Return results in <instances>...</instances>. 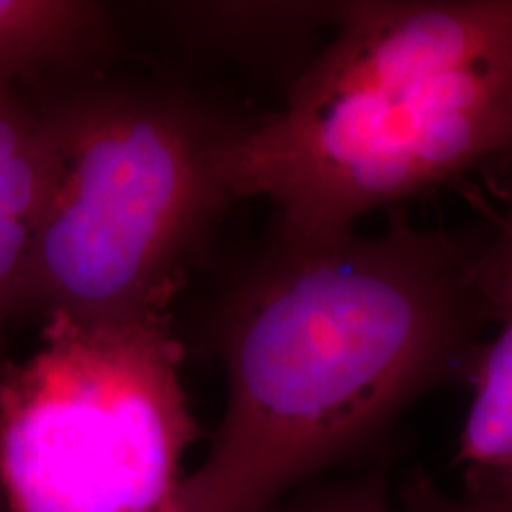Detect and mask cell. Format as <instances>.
I'll list each match as a JSON object with an SVG mask.
<instances>
[{
	"mask_svg": "<svg viewBox=\"0 0 512 512\" xmlns=\"http://www.w3.org/2000/svg\"><path fill=\"white\" fill-rule=\"evenodd\" d=\"M479 228L275 235L221 297L226 411L169 512H268L380 448L399 415L470 377L489 328Z\"/></svg>",
	"mask_w": 512,
	"mask_h": 512,
	"instance_id": "6da1fadb",
	"label": "cell"
},
{
	"mask_svg": "<svg viewBox=\"0 0 512 512\" xmlns=\"http://www.w3.org/2000/svg\"><path fill=\"white\" fill-rule=\"evenodd\" d=\"M510 152L512 0H354L285 105L233 140L226 181L304 242Z\"/></svg>",
	"mask_w": 512,
	"mask_h": 512,
	"instance_id": "7a4b0ae2",
	"label": "cell"
},
{
	"mask_svg": "<svg viewBox=\"0 0 512 512\" xmlns=\"http://www.w3.org/2000/svg\"><path fill=\"white\" fill-rule=\"evenodd\" d=\"M55 174L24 311L124 320L169 309L233 204L226 159L249 121L162 88H86L46 105Z\"/></svg>",
	"mask_w": 512,
	"mask_h": 512,
	"instance_id": "3957f363",
	"label": "cell"
},
{
	"mask_svg": "<svg viewBox=\"0 0 512 512\" xmlns=\"http://www.w3.org/2000/svg\"><path fill=\"white\" fill-rule=\"evenodd\" d=\"M169 309L43 320L0 366V510L169 512L200 437Z\"/></svg>",
	"mask_w": 512,
	"mask_h": 512,
	"instance_id": "277c9868",
	"label": "cell"
},
{
	"mask_svg": "<svg viewBox=\"0 0 512 512\" xmlns=\"http://www.w3.org/2000/svg\"><path fill=\"white\" fill-rule=\"evenodd\" d=\"M465 178L479 214L477 290L494 337L472 363V401L460 432L456 465L465 486L512 477V152Z\"/></svg>",
	"mask_w": 512,
	"mask_h": 512,
	"instance_id": "5b68a950",
	"label": "cell"
},
{
	"mask_svg": "<svg viewBox=\"0 0 512 512\" xmlns=\"http://www.w3.org/2000/svg\"><path fill=\"white\" fill-rule=\"evenodd\" d=\"M55 174L46 105L0 83V332L24 311L31 252Z\"/></svg>",
	"mask_w": 512,
	"mask_h": 512,
	"instance_id": "8992f818",
	"label": "cell"
},
{
	"mask_svg": "<svg viewBox=\"0 0 512 512\" xmlns=\"http://www.w3.org/2000/svg\"><path fill=\"white\" fill-rule=\"evenodd\" d=\"M337 3H174L166 17L183 41L245 64L294 67L297 76L313 60L323 29L332 31Z\"/></svg>",
	"mask_w": 512,
	"mask_h": 512,
	"instance_id": "52a82bcc",
	"label": "cell"
},
{
	"mask_svg": "<svg viewBox=\"0 0 512 512\" xmlns=\"http://www.w3.org/2000/svg\"><path fill=\"white\" fill-rule=\"evenodd\" d=\"M110 15L88 0H0V83L74 67L110 43Z\"/></svg>",
	"mask_w": 512,
	"mask_h": 512,
	"instance_id": "ba28073f",
	"label": "cell"
},
{
	"mask_svg": "<svg viewBox=\"0 0 512 512\" xmlns=\"http://www.w3.org/2000/svg\"><path fill=\"white\" fill-rule=\"evenodd\" d=\"M268 512H392L389 458L358 475L306 484Z\"/></svg>",
	"mask_w": 512,
	"mask_h": 512,
	"instance_id": "9c48e42d",
	"label": "cell"
},
{
	"mask_svg": "<svg viewBox=\"0 0 512 512\" xmlns=\"http://www.w3.org/2000/svg\"><path fill=\"white\" fill-rule=\"evenodd\" d=\"M392 512H512V477L451 496L422 467H411L396 486Z\"/></svg>",
	"mask_w": 512,
	"mask_h": 512,
	"instance_id": "30bf717a",
	"label": "cell"
}]
</instances>
